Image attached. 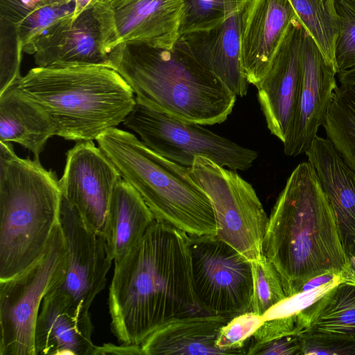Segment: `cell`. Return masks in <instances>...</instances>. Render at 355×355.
<instances>
[{"instance_id": "obj_35", "label": "cell", "mask_w": 355, "mask_h": 355, "mask_svg": "<svg viewBox=\"0 0 355 355\" xmlns=\"http://www.w3.org/2000/svg\"><path fill=\"white\" fill-rule=\"evenodd\" d=\"M96 354H143V352L141 345L104 344L96 346L94 355Z\"/></svg>"}, {"instance_id": "obj_1", "label": "cell", "mask_w": 355, "mask_h": 355, "mask_svg": "<svg viewBox=\"0 0 355 355\" xmlns=\"http://www.w3.org/2000/svg\"><path fill=\"white\" fill-rule=\"evenodd\" d=\"M108 307L114 336L134 345L172 319L206 313L193 290L188 234L155 220L114 262Z\"/></svg>"}, {"instance_id": "obj_8", "label": "cell", "mask_w": 355, "mask_h": 355, "mask_svg": "<svg viewBox=\"0 0 355 355\" xmlns=\"http://www.w3.org/2000/svg\"><path fill=\"white\" fill-rule=\"evenodd\" d=\"M189 171L211 201L216 235L250 261L261 259L269 217L252 186L234 170L202 156Z\"/></svg>"}, {"instance_id": "obj_7", "label": "cell", "mask_w": 355, "mask_h": 355, "mask_svg": "<svg viewBox=\"0 0 355 355\" xmlns=\"http://www.w3.org/2000/svg\"><path fill=\"white\" fill-rule=\"evenodd\" d=\"M67 266V248L58 223L37 261L0 281V355H36L35 331L42 302L62 282Z\"/></svg>"}, {"instance_id": "obj_36", "label": "cell", "mask_w": 355, "mask_h": 355, "mask_svg": "<svg viewBox=\"0 0 355 355\" xmlns=\"http://www.w3.org/2000/svg\"><path fill=\"white\" fill-rule=\"evenodd\" d=\"M337 76L341 85H355V68L340 71Z\"/></svg>"}, {"instance_id": "obj_2", "label": "cell", "mask_w": 355, "mask_h": 355, "mask_svg": "<svg viewBox=\"0 0 355 355\" xmlns=\"http://www.w3.org/2000/svg\"><path fill=\"white\" fill-rule=\"evenodd\" d=\"M262 250L279 273L287 297L326 272L354 277L331 206L309 161L295 168L277 198Z\"/></svg>"}, {"instance_id": "obj_10", "label": "cell", "mask_w": 355, "mask_h": 355, "mask_svg": "<svg viewBox=\"0 0 355 355\" xmlns=\"http://www.w3.org/2000/svg\"><path fill=\"white\" fill-rule=\"evenodd\" d=\"M193 290L208 314L236 315L251 311L252 261L216 234H188Z\"/></svg>"}, {"instance_id": "obj_21", "label": "cell", "mask_w": 355, "mask_h": 355, "mask_svg": "<svg viewBox=\"0 0 355 355\" xmlns=\"http://www.w3.org/2000/svg\"><path fill=\"white\" fill-rule=\"evenodd\" d=\"M234 316L199 313L172 319L141 344L143 354H229L216 343L221 328Z\"/></svg>"}, {"instance_id": "obj_22", "label": "cell", "mask_w": 355, "mask_h": 355, "mask_svg": "<svg viewBox=\"0 0 355 355\" xmlns=\"http://www.w3.org/2000/svg\"><path fill=\"white\" fill-rule=\"evenodd\" d=\"M155 220L139 193L121 177L110 198L104 236L112 259L122 260Z\"/></svg>"}, {"instance_id": "obj_34", "label": "cell", "mask_w": 355, "mask_h": 355, "mask_svg": "<svg viewBox=\"0 0 355 355\" xmlns=\"http://www.w3.org/2000/svg\"><path fill=\"white\" fill-rule=\"evenodd\" d=\"M246 354L301 355L298 334H291L263 343H249Z\"/></svg>"}, {"instance_id": "obj_33", "label": "cell", "mask_w": 355, "mask_h": 355, "mask_svg": "<svg viewBox=\"0 0 355 355\" xmlns=\"http://www.w3.org/2000/svg\"><path fill=\"white\" fill-rule=\"evenodd\" d=\"M301 332L299 317L277 318L264 320L255 331L249 343H263Z\"/></svg>"}, {"instance_id": "obj_11", "label": "cell", "mask_w": 355, "mask_h": 355, "mask_svg": "<svg viewBox=\"0 0 355 355\" xmlns=\"http://www.w3.org/2000/svg\"><path fill=\"white\" fill-rule=\"evenodd\" d=\"M91 4L107 57L119 44L171 49L180 37L182 0H93Z\"/></svg>"}, {"instance_id": "obj_17", "label": "cell", "mask_w": 355, "mask_h": 355, "mask_svg": "<svg viewBox=\"0 0 355 355\" xmlns=\"http://www.w3.org/2000/svg\"><path fill=\"white\" fill-rule=\"evenodd\" d=\"M72 16L58 19L40 36L35 47V63L40 67L76 64L110 67L101 50L100 28L92 4L76 19Z\"/></svg>"}, {"instance_id": "obj_37", "label": "cell", "mask_w": 355, "mask_h": 355, "mask_svg": "<svg viewBox=\"0 0 355 355\" xmlns=\"http://www.w3.org/2000/svg\"><path fill=\"white\" fill-rule=\"evenodd\" d=\"M92 1L93 0H76L75 10L72 18L76 19L82 12L91 5Z\"/></svg>"}, {"instance_id": "obj_26", "label": "cell", "mask_w": 355, "mask_h": 355, "mask_svg": "<svg viewBox=\"0 0 355 355\" xmlns=\"http://www.w3.org/2000/svg\"><path fill=\"white\" fill-rule=\"evenodd\" d=\"M322 126L339 155L355 171V85L336 88Z\"/></svg>"}, {"instance_id": "obj_14", "label": "cell", "mask_w": 355, "mask_h": 355, "mask_svg": "<svg viewBox=\"0 0 355 355\" xmlns=\"http://www.w3.org/2000/svg\"><path fill=\"white\" fill-rule=\"evenodd\" d=\"M304 27L298 19L289 26L266 74L255 85L270 133L282 143L292 128L302 76Z\"/></svg>"}, {"instance_id": "obj_20", "label": "cell", "mask_w": 355, "mask_h": 355, "mask_svg": "<svg viewBox=\"0 0 355 355\" xmlns=\"http://www.w3.org/2000/svg\"><path fill=\"white\" fill-rule=\"evenodd\" d=\"M304 153L330 202L346 253L355 248V171L329 139L316 136Z\"/></svg>"}, {"instance_id": "obj_6", "label": "cell", "mask_w": 355, "mask_h": 355, "mask_svg": "<svg viewBox=\"0 0 355 355\" xmlns=\"http://www.w3.org/2000/svg\"><path fill=\"white\" fill-rule=\"evenodd\" d=\"M121 178L141 196L155 220L188 234H216L211 201L189 166L168 159L133 134L116 128L96 140Z\"/></svg>"}, {"instance_id": "obj_29", "label": "cell", "mask_w": 355, "mask_h": 355, "mask_svg": "<svg viewBox=\"0 0 355 355\" xmlns=\"http://www.w3.org/2000/svg\"><path fill=\"white\" fill-rule=\"evenodd\" d=\"M252 266L254 289L251 311L263 317L287 295L279 273L266 257L252 261Z\"/></svg>"}, {"instance_id": "obj_32", "label": "cell", "mask_w": 355, "mask_h": 355, "mask_svg": "<svg viewBox=\"0 0 355 355\" xmlns=\"http://www.w3.org/2000/svg\"><path fill=\"white\" fill-rule=\"evenodd\" d=\"M301 355H355V341L337 336L302 331Z\"/></svg>"}, {"instance_id": "obj_31", "label": "cell", "mask_w": 355, "mask_h": 355, "mask_svg": "<svg viewBox=\"0 0 355 355\" xmlns=\"http://www.w3.org/2000/svg\"><path fill=\"white\" fill-rule=\"evenodd\" d=\"M263 322L252 311L234 315L220 330L216 345L229 354H246L251 337Z\"/></svg>"}, {"instance_id": "obj_24", "label": "cell", "mask_w": 355, "mask_h": 355, "mask_svg": "<svg viewBox=\"0 0 355 355\" xmlns=\"http://www.w3.org/2000/svg\"><path fill=\"white\" fill-rule=\"evenodd\" d=\"M301 331L355 341V284L341 282L299 315Z\"/></svg>"}, {"instance_id": "obj_3", "label": "cell", "mask_w": 355, "mask_h": 355, "mask_svg": "<svg viewBox=\"0 0 355 355\" xmlns=\"http://www.w3.org/2000/svg\"><path fill=\"white\" fill-rule=\"evenodd\" d=\"M107 58L136 100L151 108L200 125L223 123L232 113L236 96L180 38L171 49L119 44Z\"/></svg>"}, {"instance_id": "obj_9", "label": "cell", "mask_w": 355, "mask_h": 355, "mask_svg": "<svg viewBox=\"0 0 355 355\" xmlns=\"http://www.w3.org/2000/svg\"><path fill=\"white\" fill-rule=\"evenodd\" d=\"M141 141L161 156L191 166L198 156L231 170L245 171L258 157L257 151L206 129L151 108L136 100L123 122Z\"/></svg>"}, {"instance_id": "obj_27", "label": "cell", "mask_w": 355, "mask_h": 355, "mask_svg": "<svg viewBox=\"0 0 355 355\" xmlns=\"http://www.w3.org/2000/svg\"><path fill=\"white\" fill-rule=\"evenodd\" d=\"M297 18L328 63L336 69L335 44L338 21L334 0H288Z\"/></svg>"}, {"instance_id": "obj_13", "label": "cell", "mask_w": 355, "mask_h": 355, "mask_svg": "<svg viewBox=\"0 0 355 355\" xmlns=\"http://www.w3.org/2000/svg\"><path fill=\"white\" fill-rule=\"evenodd\" d=\"M118 171L92 141H80L67 153L59 180L62 196L85 222L104 237L108 207Z\"/></svg>"}, {"instance_id": "obj_18", "label": "cell", "mask_w": 355, "mask_h": 355, "mask_svg": "<svg viewBox=\"0 0 355 355\" xmlns=\"http://www.w3.org/2000/svg\"><path fill=\"white\" fill-rule=\"evenodd\" d=\"M243 10L208 30L181 35L192 55L218 78L236 96L248 93L241 57V26Z\"/></svg>"}, {"instance_id": "obj_16", "label": "cell", "mask_w": 355, "mask_h": 355, "mask_svg": "<svg viewBox=\"0 0 355 355\" xmlns=\"http://www.w3.org/2000/svg\"><path fill=\"white\" fill-rule=\"evenodd\" d=\"M296 19L288 0H250L243 10L241 36L243 69L249 84L255 86L264 76Z\"/></svg>"}, {"instance_id": "obj_12", "label": "cell", "mask_w": 355, "mask_h": 355, "mask_svg": "<svg viewBox=\"0 0 355 355\" xmlns=\"http://www.w3.org/2000/svg\"><path fill=\"white\" fill-rule=\"evenodd\" d=\"M59 223L67 248V266L62 282L50 291L62 296L78 312L89 313L106 285L113 260L104 237L85 222L62 195Z\"/></svg>"}, {"instance_id": "obj_19", "label": "cell", "mask_w": 355, "mask_h": 355, "mask_svg": "<svg viewBox=\"0 0 355 355\" xmlns=\"http://www.w3.org/2000/svg\"><path fill=\"white\" fill-rule=\"evenodd\" d=\"M90 313L76 311L49 291L41 304L35 331L36 355H94Z\"/></svg>"}, {"instance_id": "obj_28", "label": "cell", "mask_w": 355, "mask_h": 355, "mask_svg": "<svg viewBox=\"0 0 355 355\" xmlns=\"http://www.w3.org/2000/svg\"><path fill=\"white\" fill-rule=\"evenodd\" d=\"M180 37L211 29L243 10L250 0H182Z\"/></svg>"}, {"instance_id": "obj_23", "label": "cell", "mask_w": 355, "mask_h": 355, "mask_svg": "<svg viewBox=\"0 0 355 355\" xmlns=\"http://www.w3.org/2000/svg\"><path fill=\"white\" fill-rule=\"evenodd\" d=\"M55 125L47 112L16 85L0 94V141L15 142L39 157Z\"/></svg>"}, {"instance_id": "obj_38", "label": "cell", "mask_w": 355, "mask_h": 355, "mask_svg": "<svg viewBox=\"0 0 355 355\" xmlns=\"http://www.w3.org/2000/svg\"><path fill=\"white\" fill-rule=\"evenodd\" d=\"M351 273L355 277V248L345 253Z\"/></svg>"}, {"instance_id": "obj_15", "label": "cell", "mask_w": 355, "mask_h": 355, "mask_svg": "<svg viewBox=\"0 0 355 355\" xmlns=\"http://www.w3.org/2000/svg\"><path fill=\"white\" fill-rule=\"evenodd\" d=\"M302 76L294 121L284 144L288 156L304 153L325 121L328 109L338 87L337 72L327 62L316 44L304 28L302 42Z\"/></svg>"}, {"instance_id": "obj_30", "label": "cell", "mask_w": 355, "mask_h": 355, "mask_svg": "<svg viewBox=\"0 0 355 355\" xmlns=\"http://www.w3.org/2000/svg\"><path fill=\"white\" fill-rule=\"evenodd\" d=\"M338 21L335 44L337 73L355 68V0H334Z\"/></svg>"}, {"instance_id": "obj_5", "label": "cell", "mask_w": 355, "mask_h": 355, "mask_svg": "<svg viewBox=\"0 0 355 355\" xmlns=\"http://www.w3.org/2000/svg\"><path fill=\"white\" fill-rule=\"evenodd\" d=\"M60 181L39 157L20 158L0 141V281L19 275L45 252L59 223Z\"/></svg>"}, {"instance_id": "obj_25", "label": "cell", "mask_w": 355, "mask_h": 355, "mask_svg": "<svg viewBox=\"0 0 355 355\" xmlns=\"http://www.w3.org/2000/svg\"><path fill=\"white\" fill-rule=\"evenodd\" d=\"M76 0H0V19L12 23L24 53L34 54L36 42L58 19L73 15Z\"/></svg>"}, {"instance_id": "obj_4", "label": "cell", "mask_w": 355, "mask_h": 355, "mask_svg": "<svg viewBox=\"0 0 355 355\" xmlns=\"http://www.w3.org/2000/svg\"><path fill=\"white\" fill-rule=\"evenodd\" d=\"M16 85L47 112L56 135L67 140H96L123 122L136 103L123 78L104 65L37 67Z\"/></svg>"}]
</instances>
